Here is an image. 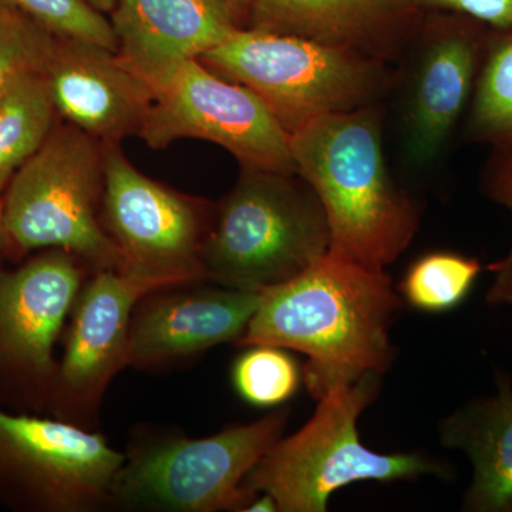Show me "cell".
<instances>
[{
    "mask_svg": "<svg viewBox=\"0 0 512 512\" xmlns=\"http://www.w3.org/2000/svg\"><path fill=\"white\" fill-rule=\"evenodd\" d=\"M303 373L285 349L275 346H248L232 370L239 396L258 407H275L288 402L298 392Z\"/></svg>",
    "mask_w": 512,
    "mask_h": 512,
    "instance_id": "obj_22",
    "label": "cell"
},
{
    "mask_svg": "<svg viewBox=\"0 0 512 512\" xmlns=\"http://www.w3.org/2000/svg\"><path fill=\"white\" fill-rule=\"evenodd\" d=\"M90 5L94 6L97 10H100L104 15L109 16L111 10H113L114 5H116V0H87Z\"/></svg>",
    "mask_w": 512,
    "mask_h": 512,
    "instance_id": "obj_28",
    "label": "cell"
},
{
    "mask_svg": "<svg viewBox=\"0 0 512 512\" xmlns=\"http://www.w3.org/2000/svg\"><path fill=\"white\" fill-rule=\"evenodd\" d=\"M491 30L464 16H437L420 32L403 107L407 163L427 167L443 153L470 106Z\"/></svg>",
    "mask_w": 512,
    "mask_h": 512,
    "instance_id": "obj_11",
    "label": "cell"
},
{
    "mask_svg": "<svg viewBox=\"0 0 512 512\" xmlns=\"http://www.w3.org/2000/svg\"><path fill=\"white\" fill-rule=\"evenodd\" d=\"M409 0H251L245 28L303 37L390 62L417 32Z\"/></svg>",
    "mask_w": 512,
    "mask_h": 512,
    "instance_id": "obj_17",
    "label": "cell"
},
{
    "mask_svg": "<svg viewBox=\"0 0 512 512\" xmlns=\"http://www.w3.org/2000/svg\"><path fill=\"white\" fill-rule=\"evenodd\" d=\"M109 19L117 55L157 96L183 64L245 28L247 9L235 0H116Z\"/></svg>",
    "mask_w": 512,
    "mask_h": 512,
    "instance_id": "obj_13",
    "label": "cell"
},
{
    "mask_svg": "<svg viewBox=\"0 0 512 512\" xmlns=\"http://www.w3.org/2000/svg\"><path fill=\"white\" fill-rule=\"evenodd\" d=\"M480 272L476 258L456 252H429L410 265L399 292L416 311L446 313L467 298Z\"/></svg>",
    "mask_w": 512,
    "mask_h": 512,
    "instance_id": "obj_21",
    "label": "cell"
},
{
    "mask_svg": "<svg viewBox=\"0 0 512 512\" xmlns=\"http://www.w3.org/2000/svg\"><path fill=\"white\" fill-rule=\"evenodd\" d=\"M57 36L45 26L0 2V93L33 74H46Z\"/></svg>",
    "mask_w": 512,
    "mask_h": 512,
    "instance_id": "obj_23",
    "label": "cell"
},
{
    "mask_svg": "<svg viewBox=\"0 0 512 512\" xmlns=\"http://www.w3.org/2000/svg\"><path fill=\"white\" fill-rule=\"evenodd\" d=\"M286 421L288 410L282 409L202 439L141 444L126 456L111 503L134 510L242 511L254 495L245 480L281 439Z\"/></svg>",
    "mask_w": 512,
    "mask_h": 512,
    "instance_id": "obj_7",
    "label": "cell"
},
{
    "mask_svg": "<svg viewBox=\"0 0 512 512\" xmlns=\"http://www.w3.org/2000/svg\"><path fill=\"white\" fill-rule=\"evenodd\" d=\"M57 116L100 143L138 136L156 92L114 50L57 36L46 70Z\"/></svg>",
    "mask_w": 512,
    "mask_h": 512,
    "instance_id": "obj_14",
    "label": "cell"
},
{
    "mask_svg": "<svg viewBox=\"0 0 512 512\" xmlns=\"http://www.w3.org/2000/svg\"><path fill=\"white\" fill-rule=\"evenodd\" d=\"M291 153L322 202L329 252L384 269L412 244L420 211L387 170L376 104L305 124L291 134Z\"/></svg>",
    "mask_w": 512,
    "mask_h": 512,
    "instance_id": "obj_2",
    "label": "cell"
},
{
    "mask_svg": "<svg viewBox=\"0 0 512 512\" xmlns=\"http://www.w3.org/2000/svg\"><path fill=\"white\" fill-rule=\"evenodd\" d=\"M400 308L402 299L384 269L328 252L295 278L262 291L237 345L303 353V380L319 400L339 384L389 370L390 326Z\"/></svg>",
    "mask_w": 512,
    "mask_h": 512,
    "instance_id": "obj_1",
    "label": "cell"
},
{
    "mask_svg": "<svg viewBox=\"0 0 512 512\" xmlns=\"http://www.w3.org/2000/svg\"><path fill=\"white\" fill-rule=\"evenodd\" d=\"M103 143L62 119L3 192L10 247L63 249L93 272L119 271L103 224Z\"/></svg>",
    "mask_w": 512,
    "mask_h": 512,
    "instance_id": "obj_6",
    "label": "cell"
},
{
    "mask_svg": "<svg viewBox=\"0 0 512 512\" xmlns=\"http://www.w3.org/2000/svg\"><path fill=\"white\" fill-rule=\"evenodd\" d=\"M87 266L63 249H45L16 271L0 272V363L49 386L64 320L87 276Z\"/></svg>",
    "mask_w": 512,
    "mask_h": 512,
    "instance_id": "obj_15",
    "label": "cell"
},
{
    "mask_svg": "<svg viewBox=\"0 0 512 512\" xmlns=\"http://www.w3.org/2000/svg\"><path fill=\"white\" fill-rule=\"evenodd\" d=\"M485 188L494 201L500 202L512 212V156L493 153L485 174ZM495 278L487 301L491 305L512 306V245L501 261L488 266Z\"/></svg>",
    "mask_w": 512,
    "mask_h": 512,
    "instance_id": "obj_25",
    "label": "cell"
},
{
    "mask_svg": "<svg viewBox=\"0 0 512 512\" xmlns=\"http://www.w3.org/2000/svg\"><path fill=\"white\" fill-rule=\"evenodd\" d=\"M198 60L255 93L289 134L319 117L376 104L392 83L380 60L252 28L237 30Z\"/></svg>",
    "mask_w": 512,
    "mask_h": 512,
    "instance_id": "obj_5",
    "label": "cell"
},
{
    "mask_svg": "<svg viewBox=\"0 0 512 512\" xmlns=\"http://www.w3.org/2000/svg\"><path fill=\"white\" fill-rule=\"evenodd\" d=\"M103 224L119 272L154 291L205 279L204 245L215 204L141 173L121 143H104Z\"/></svg>",
    "mask_w": 512,
    "mask_h": 512,
    "instance_id": "obj_8",
    "label": "cell"
},
{
    "mask_svg": "<svg viewBox=\"0 0 512 512\" xmlns=\"http://www.w3.org/2000/svg\"><path fill=\"white\" fill-rule=\"evenodd\" d=\"M126 456L70 421L0 409V474L52 511H93L111 501Z\"/></svg>",
    "mask_w": 512,
    "mask_h": 512,
    "instance_id": "obj_10",
    "label": "cell"
},
{
    "mask_svg": "<svg viewBox=\"0 0 512 512\" xmlns=\"http://www.w3.org/2000/svg\"><path fill=\"white\" fill-rule=\"evenodd\" d=\"M468 107L467 137L512 156V33L491 32Z\"/></svg>",
    "mask_w": 512,
    "mask_h": 512,
    "instance_id": "obj_20",
    "label": "cell"
},
{
    "mask_svg": "<svg viewBox=\"0 0 512 512\" xmlns=\"http://www.w3.org/2000/svg\"><path fill=\"white\" fill-rule=\"evenodd\" d=\"M413 8L464 16L494 33H512V0H409Z\"/></svg>",
    "mask_w": 512,
    "mask_h": 512,
    "instance_id": "obj_26",
    "label": "cell"
},
{
    "mask_svg": "<svg viewBox=\"0 0 512 512\" xmlns=\"http://www.w3.org/2000/svg\"><path fill=\"white\" fill-rule=\"evenodd\" d=\"M329 247L322 202L301 175L241 168L237 184L215 204L202 255L205 279L262 292L301 274Z\"/></svg>",
    "mask_w": 512,
    "mask_h": 512,
    "instance_id": "obj_3",
    "label": "cell"
},
{
    "mask_svg": "<svg viewBox=\"0 0 512 512\" xmlns=\"http://www.w3.org/2000/svg\"><path fill=\"white\" fill-rule=\"evenodd\" d=\"M379 390L373 373L330 389L312 419L258 461L245 487L271 495L282 512H325L332 494L350 484L446 476V467L424 454H382L362 443L357 421Z\"/></svg>",
    "mask_w": 512,
    "mask_h": 512,
    "instance_id": "obj_4",
    "label": "cell"
},
{
    "mask_svg": "<svg viewBox=\"0 0 512 512\" xmlns=\"http://www.w3.org/2000/svg\"><path fill=\"white\" fill-rule=\"evenodd\" d=\"M156 292L113 269L93 272L73 306L52 392L57 417L90 429L104 393L127 366L128 332L137 303Z\"/></svg>",
    "mask_w": 512,
    "mask_h": 512,
    "instance_id": "obj_12",
    "label": "cell"
},
{
    "mask_svg": "<svg viewBox=\"0 0 512 512\" xmlns=\"http://www.w3.org/2000/svg\"><path fill=\"white\" fill-rule=\"evenodd\" d=\"M138 137L154 150L184 138L210 141L237 158L241 168L298 174L291 134L264 101L198 59L183 64L157 93Z\"/></svg>",
    "mask_w": 512,
    "mask_h": 512,
    "instance_id": "obj_9",
    "label": "cell"
},
{
    "mask_svg": "<svg viewBox=\"0 0 512 512\" xmlns=\"http://www.w3.org/2000/svg\"><path fill=\"white\" fill-rule=\"evenodd\" d=\"M235 2L239 3V5L244 6V8L247 9L251 0H235Z\"/></svg>",
    "mask_w": 512,
    "mask_h": 512,
    "instance_id": "obj_29",
    "label": "cell"
},
{
    "mask_svg": "<svg viewBox=\"0 0 512 512\" xmlns=\"http://www.w3.org/2000/svg\"><path fill=\"white\" fill-rule=\"evenodd\" d=\"M163 291L144 296L134 309L127 366H164L201 355L222 343H237L258 309L262 293L224 286Z\"/></svg>",
    "mask_w": 512,
    "mask_h": 512,
    "instance_id": "obj_16",
    "label": "cell"
},
{
    "mask_svg": "<svg viewBox=\"0 0 512 512\" xmlns=\"http://www.w3.org/2000/svg\"><path fill=\"white\" fill-rule=\"evenodd\" d=\"M441 443L463 451L474 468L464 508L512 512V386L498 380L493 397L474 400L440 426Z\"/></svg>",
    "mask_w": 512,
    "mask_h": 512,
    "instance_id": "obj_18",
    "label": "cell"
},
{
    "mask_svg": "<svg viewBox=\"0 0 512 512\" xmlns=\"http://www.w3.org/2000/svg\"><path fill=\"white\" fill-rule=\"evenodd\" d=\"M57 120L46 74L23 77L0 93V195L45 144Z\"/></svg>",
    "mask_w": 512,
    "mask_h": 512,
    "instance_id": "obj_19",
    "label": "cell"
},
{
    "mask_svg": "<svg viewBox=\"0 0 512 512\" xmlns=\"http://www.w3.org/2000/svg\"><path fill=\"white\" fill-rule=\"evenodd\" d=\"M10 247L8 228H6L5 207H3V197L0 195V254Z\"/></svg>",
    "mask_w": 512,
    "mask_h": 512,
    "instance_id": "obj_27",
    "label": "cell"
},
{
    "mask_svg": "<svg viewBox=\"0 0 512 512\" xmlns=\"http://www.w3.org/2000/svg\"><path fill=\"white\" fill-rule=\"evenodd\" d=\"M49 29L53 35L87 40L117 52L109 16L87 0H0Z\"/></svg>",
    "mask_w": 512,
    "mask_h": 512,
    "instance_id": "obj_24",
    "label": "cell"
}]
</instances>
